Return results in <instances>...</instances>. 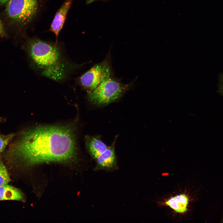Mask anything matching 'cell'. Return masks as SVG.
<instances>
[{"mask_svg": "<svg viewBox=\"0 0 223 223\" xmlns=\"http://www.w3.org/2000/svg\"><path fill=\"white\" fill-rule=\"evenodd\" d=\"M1 120V119H0V121H1V120Z\"/></svg>", "mask_w": 223, "mask_h": 223, "instance_id": "e0dca14e", "label": "cell"}, {"mask_svg": "<svg viewBox=\"0 0 223 223\" xmlns=\"http://www.w3.org/2000/svg\"><path fill=\"white\" fill-rule=\"evenodd\" d=\"M72 2V0H66L64 2L56 13L51 24L50 30L55 35L56 43H58V35L64 25Z\"/></svg>", "mask_w": 223, "mask_h": 223, "instance_id": "8992f818", "label": "cell"}, {"mask_svg": "<svg viewBox=\"0 0 223 223\" xmlns=\"http://www.w3.org/2000/svg\"><path fill=\"white\" fill-rule=\"evenodd\" d=\"M114 146L109 147L95 159L98 164L104 168L112 167L115 161V155Z\"/></svg>", "mask_w": 223, "mask_h": 223, "instance_id": "9c48e42d", "label": "cell"}, {"mask_svg": "<svg viewBox=\"0 0 223 223\" xmlns=\"http://www.w3.org/2000/svg\"><path fill=\"white\" fill-rule=\"evenodd\" d=\"M86 144L90 154L94 159L108 147L100 139L95 137H87Z\"/></svg>", "mask_w": 223, "mask_h": 223, "instance_id": "52a82bcc", "label": "cell"}, {"mask_svg": "<svg viewBox=\"0 0 223 223\" xmlns=\"http://www.w3.org/2000/svg\"><path fill=\"white\" fill-rule=\"evenodd\" d=\"M112 71L109 63L104 60L97 64L79 78L80 85L85 89L91 91L103 81L111 77Z\"/></svg>", "mask_w": 223, "mask_h": 223, "instance_id": "5b68a950", "label": "cell"}, {"mask_svg": "<svg viewBox=\"0 0 223 223\" xmlns=\"http://www.w3.org/2000/svg\"><path fill=\"white\" fill-rule=\"evenodd\" d=\"M25 48L32 68L57 82L65 81L72 72L82 65L70 62L58 43L33 38L27 40Z\"/></svg>", "mask_w": 223, "mask_h": 223, "instance_id": "7a4b0ae2", "label": "cell"}, {"mask_svg": "<svg viewBox=\"0 0 223 223\" xmlns=\"http://www.w3.org/2000/svg\"><path fill=\"white\" fill-rule=\"evenodd\" d=\"M15 135L13 133L6 135L0 134V153L5 150Z\"/></svg>", "mask_w": 223, "mask_h": 223, "instance_id": "7c38bea8", "label": "cell"}, {"mask_svg": "<svg viewBox=\"0 0 223 223\" xmlns=\"http://www.w3.org/2000/svg\"><path fill=\"white\" fill-rule=\"evenodd\" d=\"M10 0H0V5H3L8 2Z\"/></svg>", "mask_w": 223, "mask_h": 223, "instance_id": "2e32d148", "label": "cell"}, {"mask_svg": "<svg viewBox=\"0 0 223 223\" xmlns=\"http://www.w3.org/2000/svg\"><path fill=\"white\" fill-rule=\"evenodd\" d=\"M129 85L123 84L111 77L89 92L87 98L93 104L98 106L106 105L119 99L128 89Z\"/></svg>", "mask_w": 223, "mask_h": 223, "instance_id": "3957f363", "label": "cell"}, {"mask_svg": "<svg viewBox=\"0 0 223 223\" xmlns=\"http://www.w3.org/2000/svg\"><path fill=\"white\" fill-rule=\"evenodd\" d=\"M105 0H86V4H88L96 1Z\"/></svg>", "mask_w": 223, "mask_h": 223, "instance_id": "9a60e30c", "label": "cell"}, {"mask_svg": "<svg viewBox=\"0 0 223 223\" xmlns=\"http://www.w3.org/2000/svg\"><path fill=\"white\" fill-rule=\"evenodd\" d=\"M4 33L3 25L0 20V35H2Z\"/></svg>", "mask_w": 223, "mask_h": 223, "instance_id": "5bb4252c", "label": "cell"}, {"mask_svg": "<svg viewBox=\"0 0 223 223\" xmlns=\"http://www.w3.org/2000/svg\"><path fill=\"white\" fill-rule=\"evenodd\" d=\"M38 7L39 0H10L6 3L5 12L13 22L24 26L34 17Z\"/></svg>", "mask_w": 223, "mask_h": 223, "instance_id": "277c9868", "label": "cell"}, {"mask_svg": "<svg viewBox=\"0 0 223 223\" xmlns=\"http://www.w3.org/2000/svg\"><path fill=\"white\" fill-rule=\"evenodd\" d=\"M24 196L19 190L7 184L0 187V201L15 200L23 201Z\"/></svg>", "mask_w": 223, "mask_h": 223, "instance_id": "ba28073f", "label": "cell"}, {"mask_svg": "<svg viewBox=\"0 0 223 223\" xmlns=\"http://www.w3.org/2000/svg\"><path fill=\"white\" fill-rule=\"evenodd\" d=\"M75 128L71 125L36 127L22 131L6 154L10 162L28 166L45 162H71L77 148Z\"/></svg>", "mask_w": 223, "mask_h": 223, "instance_id": "6da1fadb", "label": "cell"}, {"mask_svg": "<svg viewBox=\"0 0 223 223\" xmlns=\"http://www.w3.org/2000/svg\"><path fill=\"white\" fill-rule=\"evenodd\" d=\"M218 89L216 92L223 96V73L219 74L218 77Z\"/></svg>", "mask_w": 223, "mask_h": 223, "instance_id": "4fadbf2b", "label": "cell"}, {"mask_svg": "<svg viewBox=\"0 0 223 223\" xmlns=\"http://www.w3.org/2000/svg\"><path fill=\"white\" fill-rule=\"evenodd\" d=\"M11 181L7 168L0 159V187L8 184Z\"/></svg>", "mask_w": 223, "mask_h": 223, "instance_id": "8fae6325", "label": "cell"}, {"mask_svg": "<svg viewBox=\"0 0 223 223\" xmlns=\"http://www.w3.org/2000/svg\"><path fill=\"white\" fill-rule=\"evenodd\" d=\"M188 201L186 195L181 194L170 198L165 203L177 212L184 213L187 211Z\"/></svg>", "mask_w": 223, "mask_h": 223, "instance_id": "30bf717a", "label": "cell"}]
</instances>
